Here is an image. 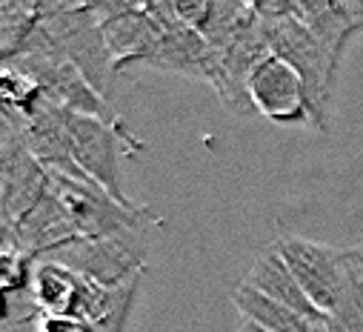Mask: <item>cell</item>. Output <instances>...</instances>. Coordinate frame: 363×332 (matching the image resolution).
<instances>
[{"mask_svg":"<svg viewBox=\"0 0 363 332\" xmlns=\"http://www.w3.org/2000/svg\"><path fill=\"white\" fill-rule=\"evenodd\" d=\"M66 129H69L72 155H74L77 166L86 172V178L95 181L104 192H109L123 206H135L126 198V192H123V178H121V140H126V143H132L138 149H140V143L126 129V123L69 112Z\"/></svg>","mask_w":363,"mask_h":332,"instance_id":"3957f363","label":"cell"},{"mask_svg":"<svg viewBox=\"0 0 363 332\" xmlns=\"http://www.w3.org/2000/svg\"><path fill=\"white\" fill-rule=\"evenodd\" d=\"M246 287H252L255 292L272 298V301H278L289 309H295L298 315L309 318V321H323L326 315L309 301V295L303 292V287L298 284V278L292 275V270L286 267L284 255H281V249L275 246V240H272L269 246H263L260 253L255 255L246 278H243Z\"/></svg>","mask_w":363,"mask_h":332,"instance_id":"ba28073f","label":"cell"},{"mask_svg":"<svg viewBox=\"0 0 363 332\" xmlns=\"http://www.w3.org/2000/svg\"><path fill=\"white\" fill-rule=\"evenodd\" d=\"M49 192L63 204L66 215L74 223L77 238H106L121 229H129L152 215L149 206H123L109 192L92 181H74L57 172H49Z\"/></svg>","mask_w":363,"mask_h":332,"instance_id":"277c9868","label":"cell"},{"mask_svg":"<svg viewBox=\"0 0 363 332\" xmlns=\"http://www.w3.org/2000/svg\"><path fill=\"white\" fill-rule=\"evenodd\" d=\"M232 304L240 312V318H246V321H252V323H257L269 332H315V326L320 323V321H309V318L298 315L295 309L255 292L246 284H240L232 292Z\"/></svg>","mask_w":363,"mask_h":332,"instance_id":"7c38bea8","label":"cell"},{"mask_svg":"<svg viewBox=\"0 0 363 332\" xmlns=\"http://www.w3.org/2000/svg\"><path fill=\"white\" fill-rule=\"evenodd\" d=\"M35 329L38 332H95V323H89L77 315H40Z\"/></svg>","mask_w":363,"mask_h":332,"instance_id":"9a60e30c","label":"cell"},{"mask_svg":"<svg viewBox=\"0 0 363 332\" xmlns=\"http://www.w3.org/2000/svg\"><path fill=\"white\" fill-rule=\"evenodd\" d=\"M143 66H155V69H166V72H177L195 80L215 83L218 55L212 52V46L206 43L201 32L177 23L163 32L157 49L143 60Z\"/></svg>","mask_w":363,"mask_h":332,"instance_id":"9c48e42d","label":"cell"},{"mask_svg":"<svg viewBox=\"0 0 363 332\" xmlns=\"http://www.w3.org/2000/svg\"><path fill=\"white\" fill-rule=\"evenodd\" d=\"M260 18V15H257ZM272 55L284 57L289 66L298 69V74L303 77L315 115H318V126L326 129L329 126V101L335 95V83H337V72H340V57L332 55L306 23H301L295 15H284V18H260Z\"/></svg>","mask_w":363,"mask_h":332,"instance_id":"7a4b0ae2","label":"cell"},{"mask_svg":"<svg viewBox=\"0 0 363 332\" xmlns=\"http://www.w3.org/2000/svg\"><path fill=\"white\" fill-rule=\"evenodd\" d=\"M329 332H363V275L357 272L352 255H349V275L343 295L337 298L335 309L326 315Z\"/></svg>","mask_w":363,"mask_h":332,"instance_id":"5bb4252c","label":"cell"},{"mask_svg":"<svg viewBox=\"0 0 363 332\" xmlns=\"http://www.w3.org/2000/svg\"><path fill=\"white\" fill-rule=\"evenodd\" d=\"M275 246L309 301L329 315L343 295L346 275H349V249H335L329 243H318L301 235H281L275 238Z\"/></svg>","mask_w":363,"mask_h":332,"instance_id":"5b68a950","label":"cell"},{"mask_svg":"<svg viewBox=\"0 0 363 332\" xmlns=\"http://www.w3.org/2000/svg\"><path fill=\"white\" fill-rule=\"evenodd\" d=\"M249 95L257 109V115L269 118L272 123H312L318 126V115L309 98V89L295 66H289L284 57L272 55L266 57L249 77Z\"/></svg>","mask_w":363,"mask_h":332,"instance_id":"52a82bcc","label":"cell"},{"mask_svg":"<svg viewBox=\"0 0 363 332\" xmlns=\"http://www.w3.org/2000/svg\"><path fill=\"white\" fill-rule=\"evenodd\" d=\"M80 275L72 270L52 264V261H35L32 272V298L43 315H69L77 298Z\"/></svg>","mask_w":363,"mask_h":332,"instance_id":"4fadbf2b","label":"cell"},{"mask_svg":"<svg viewBox=\"0 0 363 332\" xmlns=\"http://www.w3.org/2000/svg\"><path fill=\"white\" fill-rule=\"evenodd\" d=\"M101 29H104L106 46L112 52L115 72H121L123 66H132V63H143L157 49V43L163 38V26L146 12V4L143 6L132 4L126 12L115 15Z\"/></svg>","mask_w":363,"mask_h":332,"instance_id":"30bf717a","label":"cell"},{"mask_svg":"<svg viewBox=\"0 0 363 332\" xmlns=\"http://www.w3.org/2000/svg\"><path fill=\"white\" fill-rule=\"evenodd\" d=\"M157 229H160V218L152 212L146 221L106 238H74L38 261L60 264L86 281L101 284L106 289H118L126 281L143 275Z\"/></svg>","mask_w":363,"mask_h":332,"instance_id":"6da1fadb","label":"cell"},{"mask_svg":"<svg viewBox=\"0 0 363 332\" xmlns=\"http://www.w3.org/2000/svg\"><path fill=\"white\" fill-rule=\"evenodd\" d=\"M292 15L340 60L346 43L354 35H363V4H292Z\"/></svg>","mask_w":363,"mask_h":332,"instance_id":"8fae6325","label":"cell"},{"mask_svg":"<svg viewBox=\"0 0 363 332\" xmlns=\"http://www.w3.org/2000/svg\"><path fill=\"white\" fill-rule=\"evenodd\" d=\"M349 255H352V261H354V267H357V272L363 275V243H357V246H352V249H349Z\"/></svg>","mask_w":363,"mask_h":332,"instance_id":"2e32d148","label":"cell"},{"mask_svg":"<svg viewBox=\"0 0 363 332\" xmlns=\"http://www.w3.org/2000/svg\"><path fill=\"white\" fill-rule=\"evenodd\" d=\"M0 204H4V229H15L46 195L49 172L46 166L29 152L21 126L6 118L4 121V152H0Z\"/></svg>","mask_w":363,"mask_h":332,"instance_id":"8992f818","label":"cell"},{"mask_svg":"<svg viewBox=\"0 0 363 332\" xmlns=\"http://www.w3.org/2000/svg\"><path fill=\"white\" fill-rule=\"evenodd\" d=\"M238 332H269V329H263V326H257V323H252V321H240V329Z\"/></svg>","mask_w":363,"mask_h":332,"instance_id":"e0dca14e","label":"cell"}]
</instances>
